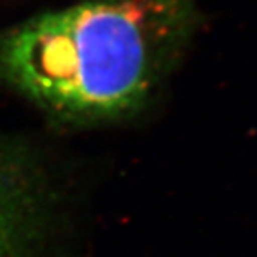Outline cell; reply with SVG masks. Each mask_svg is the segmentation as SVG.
Wrapping results in <instances>:
<instances>
[{
	"mask_svg": "<svg viewBox=\"0 0 257 257\" xmlns=\"http://www.w3.org/2000/svg\"><path fill=\"white\" fill-rule=\"evenodd\" d=\"M197 24L192 0H91L0 31V82L78 121L135 112Z\"/></svg>",
	"mask_w": 257,
	"mask_h": 257,
	"instance_id": "6da1fadb",
	"label": "cell"
},
{
	"mask_svg": "<svg viewBox=\"0 0 257 257\" xmlns=\"http://www.w3.org/2000/svg\"><path fill=\"white\" fill-rule=\"evenodd\" d=\"M54 188L30 149L0 138V257H34L56 217Z\"/></svg>",
	"mask_w": 257,
	"mask_h": 257,
	"instance_id": "7a4b0ae2",
	"label": "cell"
}]
</instances>
